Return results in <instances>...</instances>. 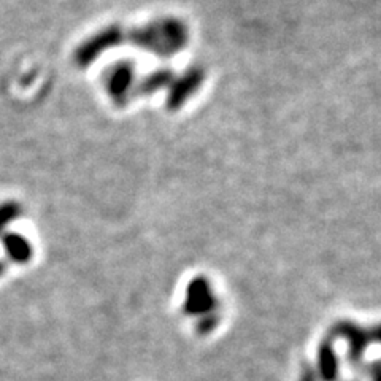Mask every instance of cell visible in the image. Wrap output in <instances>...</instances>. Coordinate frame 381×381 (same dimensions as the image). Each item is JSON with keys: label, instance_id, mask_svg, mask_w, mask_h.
<instances>
[{"label": "cell", "instance_id": "cell-2", "mask_svg": "<svg viewBox=\"0 0 381 381\" xmlns=\"http://www.w3.org/2000/svg\"><path fill=\"white\" fill-rule=\"evenodd\" d=\"M23 215V207L19 202L7 200L0 205V237L5 233L7 229L13 221H16Z\"/></svg>", "mask_w": 381, "mask_h": 381}, {"label": "cell", "instance_id": "cell-1", "mask_svg": "<svg viewBox=\"0 0 381 381\" xmlns=\"http://www.w3.org/2000/svg\"><path fill=\"white\" fill-rule=\"evenodd\" d=\"M2 246L13 262L24 264L32 257V245L19 233H3Z\"/></svg>", "mask_w": 381, "mask_h": 381}]
</instances>
